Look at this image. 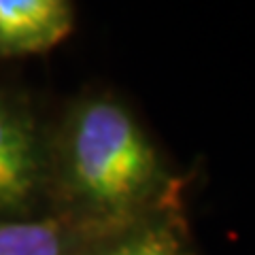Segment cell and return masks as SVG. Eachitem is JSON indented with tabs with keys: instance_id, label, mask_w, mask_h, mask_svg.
<instances>
[{
	"instance_id": "cell-1",
	"label": "cell",
	"mask_w": 255,
	"mask_h": 255,
	"mask_svg": "<svg viewBox=\"0 0 255 255\" xmlns=\"http://www.w3.org/2000/svg\"><path fill=\"white\" fill-rule=\"evenodd\" d=\"M189 179L122 94L87 85L47 117V209L111 230L185 200Z\"/></svg>"
},
{
	"instance_id": "cell-2",
	"label": "cell",
	"mask_w": 255,
	"mask_h": 255,
	"mask_svg": "<svg viewBox=\"0 0 255 255\" xmlns=\"http://www.w3.org/2000/svg\"><path fill=\"white\" fill-rule=\"evenodd\" d=\"M47 117L26 87L0 79V219L49 213Z\"/></svg>"
},
{
	"instance_id": "cell-3",
	"label": "cell",
	"mask_w": 255,
	"mask_h": 255,
	"mask_svg": "<svg viewBox=\"0 0 255 255\" xmlns=\"http://www.w3.org/2000/svg\"><path fill=\"white\" fill-rule=\"evenodd\" d=\"M77 255H202L189 223L187 202H174L132 223L87 238Z\"/></svg>"
},
{
	"instance_id": "cell-4",
	"label": "cell",
	"mask_w": 255,
	"mask_h": 255,
	"mask_svg": "<svg viewBox=\"0 0 255 255\" xmlns=\"http://www.w3.org/2000/svg\"><path fill=\"white\" fill-rule=\"evenodd\" d=\"M75 23L77 9L68 0H0V62L55 49Z\"/></svg>"
},
{
	"instance_id": "cell-5",
	"label": "cell",
	"mask_w": 255,
	"mask_h": 255,
	"mask_svg": "<svg viewBox=\"0 0 255 255\" xmlns=\"http://www.w3.org/2000/svg\"><path fill=\"white\" fill-rule=\"evenodd\" d=\"M96 232L53 213L0 219V255H77Z\"/></svg>"
}]
</instances>
